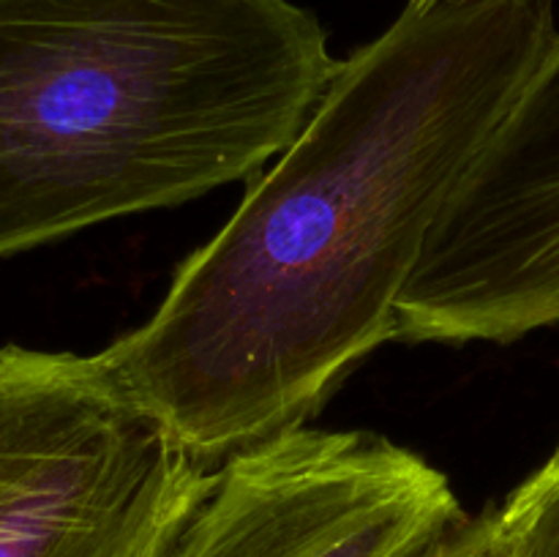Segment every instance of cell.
Masks as SVG:
<instances>
[{
    "label": "cell",
    "instance_id": "1",
    "mask_svg": "<svg viewBox=\"0 0 559 557\" xmlns=\"http://www.w3.org/2000/svg\"><path fill=\"white\" fill-rule=\"evenodd\" d=\"M557 33L551 0H407L338 63L158 309L102 349L200 462L306 426L396 342L437 218Z\"/></svg>",
    "mask_w": 559,
    "mask_h": 557
},
{
    "label": "cell",
    "instance_id": "2",
    "mask_svg": "<svg viewBox=\"0 0 559 557\" xmlns=\"http://www.w3.org/2000/svg\"><path fill=\"white\" fill-rule=\"evenodd\" d=\"M338 63L293 0H0V257L254 180Z\"/></svg>",
    "mask_w": 559,
    "mask_h": 557
},
{
    "label": "cell",
    "instance_id": "3",
    "mask_svg": "<svg viewBox=\"0 0 559 557\" xmlns=\"http://www.w3.org/2000/svg\"><path fill=\"white\" fill-rule=\"evenodd\" d=\"M213 478L104 353L0 347V557H164Z\"/></svg>",
    "mask_w": 559,
    "mask_h": 557
},
{
    "label": "cell",
    "instance_id": "4",
    "mask_svg": "<svg viewBox=\"0 0 559 557\" xmlns=\"http://www.w3.org/2000/svg\"><path fill=\"white\" fill-rule=\"evenodd\" d=\"M559 325V33L437 218L396 342H500Z\"/></svg>",
    "mask_w": 559,
    "mask_h": 557
},
{
    "label": "cell",
    "instance_id": "5",
    "mask_svg": "<svg viewBox=\"0 0 559 557\" xmlns=\"http://www.w3.org/2000/svg\"><path fill=\"white\" fill-rule=\"evenodd\" d=\"M464 517L409 448L295 426L224 459L164 557H424Z\"/></svg>",
    "mask_w": 559,
    "mask_h": 557
},
{
    "label": "cell",
    "instance_id": "6",
    "mask_svg": "<svg viewBox=\"0 0 559 557\" xmlns=\"http://www.w3.org/2000/svg\"><path fill=\"white\" fill-rule=\"evenodd\" d=\"M500 557H559V446L495 506Z\"/></svg>",
    "mask_w": 559,
    "mask_h": 557
},
{
    "label": "cell",
    "instance_id": "7",
    "mask_svg": "<svg viewBox=\"0 0 559 557\" xmlns=\"http://www.w3.org/2000/svg\"><path fill=\"white\" fill-rule=\"evenodd\" d=\"M424 557H500L495 506H489L478 517H469L467 513Z\"/></svg>",
    "mask_w": 559,
    "mask_h": 557
},
{
    "label": "cell",
    "instance_id": "8",
    "mask_svg": "<svg viewBox=\"0 0 559 557\" xmlns=\"http://www.w3.org/2000/svg\"><path fill=\"white\" fill-rule=\"evenodd\" d=\"M415 3H437V0H415Z\"/></svg>",
    "mask_w": 559,
    "mask_h": 557
}]
</instances>
